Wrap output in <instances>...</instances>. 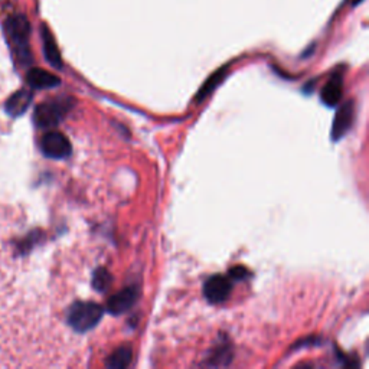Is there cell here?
<instances>
[{
  "mask_svg": "<svg viewBox=\"0 0 369 369\" xmlns=\"http://www.w3.org/2000/svg\"><path fill=\"white\" fill-rule=\"evenodd\" d=\"M104 309L93 302H77L68 311V324L77 332H88L102 320Z\"/></svg>",
  "mask_w": 369,
  "mask_h": 369,
  "instance_id": "1",
  "label": "cell"
},
{
  "mask_svg": "<svg viewBox=\"0 0 369 369\" xmlns=\"http://www.w3.org/2000/svg\"><path fill=\"white\" fill-rule=\"evenodd\" d=\"M6 32L9 35V39L15 44L18 49V55L27 56L29 55V47H27V39L31 35V23L23 15H15L6 21L5 23Z\"/></svg>",
  "mask_w": 369,
  "mask_h": 369,
  "instance_id": "2",
  "label": "cell"
},
{
  "mask_svg": "<svg viewBox=\"0 0 369 369\" xmlns=\"http://www.w3.org/2000/svg\"><path fill=\"white\" fill-rule=\"evenodd\" d=\"M69 100H53L40 104L35 110V123L40 129H48L58 124L69 110Z\"/></svg>",
  "mask_w": 369,
  "mask_h": 369,
  "instance_id": "3",
  "label": "cell"
},
{
  "mask_svg": "<svg viewBox=\"0 0 369 369\" xmlns=\"http://www.w3.org/2000/svg\"><path fill=\"white\" fill-rule=\"evenodd\" d=\"M40 149L51 159H65L71 154L69 140L60 132H49L42 137Z\"/></svg>",
  "mask_w": 369,
  "mask_h": 369,
  "instance_id": "4",
  "label": "cell"
},
{
  "mask_svg": "<svg viewBox=\"0 0 369 369\" xmlns=\"http://www.w3.org/2000/svg\"><path fill=\"white\" fill-rule=\"evenodd\" d=\"M230 293H231V281L225 276L215 274L204 283V296L212 305L225 302L230 297Z\"/></svg>",
  "mask_w": 369,
  "mask_h": 369,
  "instance_id": "5",
  "label": "cell"
},
{
  "mask_svg": "<svg viewBox=\"0 0 369 369\" xmlns=\"http://www.w3.org/2000/svg\"><path fill=\"white\" fill-rule=\"evenodd\" d=\"M139 299V287L130 286L126 287L117 294L111 296L107 303V310L111 315H121L124 311L132 309Z\"/></svg>",
  "mask_w": 369,
  "mask_h": 369,
  "instance_id": "6",
  "label": "cell"
},
{
  "mask_svg": "<svg viewBox=\"0 0 369 369\" xmlns=\"http://www.w3.org/2000/svg\"><path fill=\"white\" fill-rule=\"evenodd\" d=\"M353 115H355V108H353L352 102L344 104L337 110L336 117L333 120V126H332V140L342 139L349 132L350 126L353 123Z\"/></svg>",
  "mask_w": 369,
  "mask_h": 369,
  "instance_id": "7",
  "label": "cell"
},
{
  "mask_svg": "<svg viewBox=\"0 0 369 369\" xmlns=\"http://www.w3.org/2000/svg\"><path fill=\"white\" fill-rule=\"evenodd\" d=\"M27 84L31 85L32 88L36 90H47V88H55L60 85V78L53 75L52 73H48L45 69L40 68H34L27 73Z\"/></svg>",
  "mask_w": 369,
  "mask_h": 369,
  "instance_id": "8",
  "label": "cell"
},
{
  "mask_svg": "<svg viewBox=\"0 0 369 369\" xmlns=\"http://www.w3.org/2000/svg\"><path fill=\"white\" fill-rule=\"evenodd\" d=\"M344 78L340 74L333 75L322 90V102L328 107H335L342 100Z\"/></svg>",
  "mask_w": 369,
  "mask_h": 369,
  "instance_id": "9",
  "label": "cell"
},
{
  "mask_svg": "<svg viewBox=\"0 0 369 369\" xmlns=\"http://www.w3.org/2000/svg\"><path fill=\"white\" fill-rule=\"evenodd\" d=\"M42 39H44V52H45V58L48 62L55 67V68H61L62 67V60H61V53L58 47H56V42L48 29L47 26H44L42 29Z\"/></svg>",
  "mask_w": 369,
  "mask_h": 369,
  "instance_id": "10",
  "label": "cell"
},
{
  "mask_svg": "<svg viewBox=\"0 0 369 369\" xmlns=\"http://www.w3.org/2000/svg\"><path fill=\"white\" fill-rule=\"evenodd\" d=\"M31 102H32V93L22 90L9 98V102L6 103V111L10 116H21L22 112H25L27 107H29Z\"/></svg>",
  "mask_w": 369,
  "mask_h": 369,
  "instance_id": "11",
  "label": "cell"
},
{
  "mask_svg": "<svg viewBox=\"0 0 369 369\" xmlns=\"http://www.w3.org/2000/svg\"><path fill=\"white\" fill-rule=\"evenodd\" d=\"M133 358V349L130 345H123L119 349H116L112 352L107 362L106 366L110 369H121V368H127L130 365Z\"/></svg>",
  "mask_w": 369,
  "mask_h": 369,
  "instance_id": "12",
  "label": "cell"
},
{
  "mask_svg": "<svg viewBox=\"0 0 369 369\" xmlns=\"http://www.w3.org/2000/svg\"><path fill=\"white\" fill-rule=\"evenodd\" d=\"M112 277L106 268H97L93 276V286L97 291H106L111 286Z\"/></svg>",
  "mask_w": 369,
  "mask_h": 369,
  "instance_id": "13",
  "label": "cell"
},
{
  "mask_svg": "<svg viewBox=\"0 0 369 369\" xmlns=\"http://www.w3.org/2000/svg\"><path fill=\"white\" fill-rule=\"evenodd\" d=\"M224 75H225V68L219 69L218 73H215L214 75H212V77L205 82L204 87L201 88L200 94H198V100H202V98H205L208 94H211V91L214 90V88L217 87V85L221 82V80L224 78Z\"/></svg>",
  "mask_w": 369,
  "mask_h": 369,
  "instance_id": "14",
  "label": "cell"
},
{
  "mask_svg": "<svg viewBox=\"0 0 369 369\" xmlns=\"http://www.w3.org/2000/svg\"><path fill=\"white\" fill-rule=\"evenodd\" d=\"M250 273L247 272V270L244 267H234L233 270H230V276L233 278H237V280H241V278H246Z\"/></svg>",
  "mask_w": 369,
  "mask_h": 369,
  "instance_id": "15",
  "label": "cell"
},
{
  "mask_svg": "<svg viewBox=\"0 0 369 369\" xmlns=\"http://www.w3.org/2000/svg\"><path fill=\"white\" fill-rule=\"evenodd\" d=\"M361 2H362V0H353L352 3H353V5H358V3H361Z\"/></svg>",
  "mask_w": 369,
  "mask_h": 369,
  "instance_id": "16",
  "label": "cell"
}]
</instances>
